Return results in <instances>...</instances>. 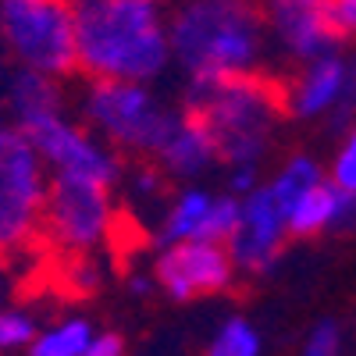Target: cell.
Returning <instances> with one entry per match:
<instances>
[{
	"mask_svg": "<svg viewBox=\"0 0 356 356\" xmlns=\"http://www.w3.org/2000/svg\"><path fill=\"white\" fill-rule=\"evenodd\" d=\"M79 75L154 86L171 68L168 18L157 0H72Z\"/></svg>",
	"mask_w": 356,
	"mask_h": 356,
	"instance_id": "cell-1",
	"label": "cell"
},
{
	"mask_svg": "<svg viewBox=\"0 0 356 356\" xmlns=\"http://www.w3.org/2000/svg\"><path fill=\"white\" fill-rule=\"evenodd\" d=\"M171 61L186 79H232L264 65L267 25L260 0H186L168 22Z\"/></svg>",
	"mask_w": 356,
	"mask_h": 356,
	"instance_id": "cell-2",
	"label": "cell"
},
{
	"mask_svg": "<svg viewBox=\"0 0 356 356\" xmlns=\"http://www.w3.org/2000/svg\"><path fill=\"white\" fill-rule=\"evenodd\" d=\"M182 111L200 114L207 129L214 132L221 164L260 168L285 118V86L257 72L214 82L186 79Z\"/></svg>",
	"mask_w": 356,
	"mask_h": 356,
	"instance_id": "cell-3",
	"label": "cell"
},
{
	"mask_svg": "<svg viewBox=\"0 0 356 356\" xmlns=\"http://www.w3.org/2000/svg\"><path fill=\"white\" fill-rule=\"evenodd\" d=\"M82 122L118 154L150 157L171 136L178 111H171L146 82L122 79H89L82 93Z\"/></svg>",
	"mask_w": 356,
	"mask_h": 356,
	"instance_id": "cell-4",
	"label": "cell"
},
{
	"mask_svg": "<svg viewBox=\"0 0 356 356\" xmlns=\"http://www.w3.org/2000/svg\"><path fill=\"white\" fill-rule=\"evenodd\" d=\"M0 43L15 65L68 79L79 72L72 0H0Z\"/></svg>",
	"mask_w": 356,
	"mask_h": 356,
	"instance_id": "cell-5",
	"label": "cell"
},
{
	"mask_svg": "<svg viewBox=\"0 0 356 356\" xmlns=\"http://www.w3.org/2000/svg\"><path fill=\"white\" fill-rule=\"evenodd\" d=\"M50 171L15 122L0 125V253H15L40 235Z\"/></svg>",
	"mask_w": 356,
	"mask_h": 356,
	"instance_id": "cell-6",
	"label": "cell"
},
{
	"mask_svg": "<svg viewBox=\"0 0 356 356\" xmlns=\"http://www.w3.org/2000/svg\"><path fill=\"white\" fill-rule=\"evenodd\" d=\"M114 228L111 186L75 175H50L40 232L68 253H89Z\"/></svg>",
	"mask_w": 356,
	"mask_h": 356,
	"instance_id": "cell-7",
	"label": "cell"
},
{
	"mask_svg": "<svg viewBox=\"0 0 356 356\" xmlns=\"http://www.w3.org/2000/svg\"><path fill=\"white\" fill-rule=\"evenodd\" d=\"M22 132L33 139V146L40 150L50 175L93 178V182H104L111 189L122 182V171H125L122 154L114 146H107L97 132H89L86 125L65 118V111L40 118V122L25 125Z\"/></svg>",
	"mask_w": 356,
	"mask_h": 356,
	"instance_id": "cell-8",
	"label": "cell"
},
{
	"mask_svg": "<svg viewBox=\"0 0 356 356\" xmlns=\"http://www.w3.org/2000/svg\"><path fill=\"white\" fill-rule=\"evenodd\" d=\"M289 243V225H285V211L278 207L275 193L267 189V182H260L253 193L243 196V211H239V225H235L228 246V257L235 264L239 275L250 278H264L278 267V257Z\"/></svg>",
	"mask_w": 356,
	"mask_h": 356,
	"instance_id": "cell-9",
	"label": "cell"
},
{
	"mask_svg": "<svg viewBox=\"0 0 356 356\" xmlns=\"http://www.w3.org/2000/svg\"><path fill=\"white\" fill-rule=\"evenodd\" d=\"M235 264L228 257L225 243H211V239H182L161 250L157 264H154V278L157 285L171 296V300L186 303L196 296H214L232 289L235 282Z\"/></svg>",
	"mask_w": 356,
	"mask_h": 356,
	"instance_id": "cell-10",
	"label": "cell"
},
{
	"mask_svg": "<svg viewBox=\"0 0 356 356\" xmlns=\"http://www.w3.org/2000/svg\"><path fill=\"white\" fill-rule=\"evenodd\" d=\"M267 43L292 61H314L342 47L328 0H260Z\"/></svg>",
	"mask_w": 356,
	"mask_h": 356,
	"instance_id": "cell-11",
	"label": "cell"
},
{
	"mask_svg": "<svg viewBox=\"0 0 356 356\" xmlns=\"http://www.w3.org/2000/svg\"><path fill=\"white\" fill-rule=\"evenodd\" d=\"M349 75V57L342 50L321 54L314 61H303L285 82V114L310 122V118H328L342 97V86Z\"/></svg>",
	"mask_w": 356,
	"mask_h": 356,
	"instance_id": "cell-12",
	"label": "cell"
},
{
	"mask_svg": "<svg viewBox=\"0 0 356 356\" xmlns=\"http://www.w3.org/2000/svg\"><path fill=\"white\" fill-rule=\"evenodd\" d=\"M154 164L168 175V178H200L214 164H221L218 154V139L207 129V122L193 111H178V122L171 129V136L164 139V146L154 154Z\"/></svg>",
	"mask_w": 356,
	"mask_h": 356,
	"instance_id": "cell-13",
	"label": "cell"
},
{
	"mask_svg": "<svg viewBox=\"0 0 356 356\" xmlns=\"http://www.w3.org/2000/svg\"><path fill=\"white\" fill-rule=\"evenodd\" d=\"M57 82L61 79H50L43 72H33V68L11 61L8 79H4V107L18 129L65 111V97H61V86Z\"/></svg>",
	"mask_w": 356,
	"mask_h": 356,
	"instance_id": "cell-14",
	"label": "cell"
},
{
	"mask_svg": "<svg viewBox=\"0 0 356 356\" xmlns=\"http://www.w3.org/2000/svg\"><path fill=\"white\" fill-rule=\"evenodd\" d=\"M339 200H342V189L328 175L321 182H314L303 196H296L292 207L285 211L289 239H314L321 232H332L335 218H339Z\"/></svg>",
	"mask_w": 356,
	"mask_h": 356,
	"instance_id": "cell-15",
	"label": "cell"
},
{
	"mask_svg": "<svg viewBox=\"0 0 356 356\" xmlns=\"http://www.w3.org/2000/svg\"><path fill=\"white\" fill-rule=\"evenodd\" d=\"M211 200H214V193H207V189H200V186H189V189L178 193V196L171 200V207L164 211L161 228H157V246L164 250V246H171V243L196 239Z\"/></svg>",
	"mask_w": 356,
	"mask_h": 356,
	"instance_id": "cell-16",
	"label": "cell"
},
{
	"mask_svg": "<svg viewBox=\"0 0 356 356\" xmlns=\"http://www.w3.org/2000/svg\"><path fill=\"white\" fill-rule=\"evenodd\" d=\"M321 178H324V171H321V164H317L314 157L296 154V157H289V161L275 171V178L267 182V189L275 193V200H278L282 211H289L292 200H296V196H303L314 182H321Z\"/></svg>",
	"mask_w": 356,
	"mask_h": 356,
	"instance_id": "cell-17",
	"label": "cell"
},
{
	"mask_svg": "<svg viewBox=\"0 0 356 356\" xmlns=\"http://www.w3.org/2000/svg\"><path fill=\"white\" fill-rule=\"evenodd\" d=\"M93 342V328H89V321H65L57 324V328L43 332L33 339V353L29 356H82L86 346Z\"/></svg>",
	"mask_w": 356,
	"mask_h": 356,
	"instance_id": "cell-18",
	"label": "cell"
},
{
	"mask_svg": "<svg viewBox=\"0 0 356 356\" xmlns=\"http://www.w3.org/2000/svg\"><path fill=\"white\" fill-rule=\"evenodd\" d=\"M207 356H260V332L250 321L232 317L218 328L214 342L207 346Z\"/></svg>",
	"mask_w": 356,
	"mask_h": 356,
	"instance_id": "cell-19",
	"label": "cell"
},
{
	"mask_svg": "<svg viewBox=\"0 0 356 356\" xmlns=\"http://www.w3.org/2000/svg\"><path fill=\"white\" fill-rule=\"evenodd\" d=\"M239 211H243V200L239 196H214L211 207H207V218L200 225V235L196 239H211V243H228L235 225H239Z\"/></svg>",
	"mask_w": 356,
	"mask_h": 356,
	"instance_id": "cell-20",
	"label": "cell"
},
{
	"mask_svg": "<svg viewBox=\"0 0 356 356\" xmlns=\"http://www.w3.org/2000/svg\"><path fill=\"white\" fill-rule=\"evenodd\" d=\"M324 122H328L332 136H346L349 125L356 122V57H349V75H346V86H342V97Z\"/></svg>",
	"mask_w": 356,
	"mask_h": 356,
	"instance_id": "cell-21",
	"label": "cell"
},
{
	"mask_svg": "<svg viewBox=\"0 0 356 356\" xmlns=\"http://www.w3.org/2000/svg\"><path fill=\"white\" fill-rule=\"evenodd\" d=\"M328 178H332L339 189L356 193V122H353L349 132L342 136V146H339V154H335V161H332Z\"/></svg>",
	"mask_w": 356,
	"mask_h": 356,
	"instance_id": "cell-22",
	"label": "cell"
},
{
	"mask_svg": "<svg viewBox=\"0 0 356 356\" xmlns=\"http://www.w3.org/2000/svg\"><path fill=\"white\" fill-rule=\"evenodd\" d=\"M36 339V321L22 310H0V349H22Z\"/></svg>",
	"mask_w": 356,
	"mask_h": 356,
	"instance_id": "cell-23",
	"label": "cell"
},
{
	"mask_svg": "<svg viewBox=\"0 0 356 356\" xmlns=\"http://www.w3.org/2000/svg\"><path fill=\"white\" fill-rule=\"evenodd\" d=\"M342 349V332L335 321H321L317 328L310 332L307 346H303V356H339Z\"/></svg>",
	"mask_w": 356,
	"mask_h": 356,
	"instance_id": "cell-24",
	"label": "cell"
},
{
	"mask_svg": "<svg viewBox=\"0 0 356 356\" xmlns=\"http://www.w3.org/2000/svg\"><path fill=\"white\" fill-rule=\"evenodd\" d=\"M164 186H168V175H164L157 164H139V168L132 171V193H136V196H143V200L161 196V193H164Z\"/></svg>",
	"mask_w": 356,
	"mask_h": 356,
	"instance_id": "cell-25",
	"label": "cell"
},
{
	"mask_svg": "<svg viewBox=\"0 0 356 356\" xmlns=\"http://www.w3.org/2000/svg\"><path fill=\"white\" fill-rule=\"evenodd\" d=\"M328 8H332V22L339 29V36L342 43L356 36V0H328Z\"/></svg>",
	"mask_w": 356,
	"mask_h": 356,
	"instance_id": "cell-26",
	"label": "cell"
},
{
	"mask_svg": "<svg viewBox=\"0 0 356 356\" xmlns=\"http://www.w3.org/2000/svg\"><path fill=\"white\" fill-rule=\"evenodd\" d=\"M260 186V168H228V193L232 196H246Z\"/></svg>",
	"mask_w": 356,
	"mask_h": 356,
	"instance_id": "cell-27",
	"label": "cell"
},
{
	"mask_svg": "<svg viewBox=\"0 0 356 356\" xmlns=\"http://www.w3.org/2000/svg\"><path fill=\"white\" fill-rule=\"evenodd\" d=\"M82 356H125V346L118 335H93V342L86 346Z\"/></svg>",
	"mask_w": 356,
	"mask_h": 356,
	"instance_id": "cell-28",
	"label": "cell"
}]
</instances>
